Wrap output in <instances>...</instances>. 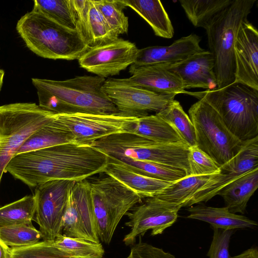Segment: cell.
<instances>
[{"mask_svg": "<svg viewBox=\"0 0 258 258\" xmlns=\"http://www.w3.org/2000/svg\"><path fill=\"white\" fill-rule=\"evenodd\" d=\"M108 156L97 149L75 143L16 155L5 172L30 187L52 180L79 181L103 172Z\"/></svg>", "mask_w": 258, "mask_h": 258, "instance_id": "cell-1", "label": "cell"}, {"mask_svg": "<svg viewBox=\"0 0 258 258\" xmlns=\"http://www.w3.org/2000/svg\"><path fill=\"white\" fill-rule=\"evenodd\" d=\"M38 105L55 114H111L118 111L102 90L105 79L82 76L62 80L32 78Z\"/></svg>", "mask_w": 258, "mask_h": 258, "instance_id": "cell-2", "label": "cell"}, {"mask_svg": "<svg viewBox=\"0 0 258 258\" xmlns=\"http://www.w3.org/2000/svg\"><path fill=\"white\" fill-rule=\"evenodd\" d=\"M16 30L26 46L45 58L78 59L90 47L76 29L66 27L34 9L18 20Z\"/></svg>", "mask_w": 258, "mask_h": 258, "instance_id": "cell-3", "label": "cell"}, {"mask_svg": "<svg viewBox=\"0 0 258 258\" xmlns=\"http://www.w3.org/2000/svg\"><path fill=\"white\" fill-rule=\"evenodd\" d=\"M255 2L233 0L213 17L205 28L209 51L215 61L217 89L225 87L235 81V40L242 23L247 19Z\"/></svg>", "mask_w": 258, "mask_h": 258, "instance_id": "cell-4", "label": "cell"}, {"mask_svg": "<svg viewBox=\"0 0 258 258\" xmlns=\"http://www.w3.org/2000/svg\"><path fill=\"white\" fill-rule=\"evenodd\" d=\"M185 93L210 105L239 140L244 141L258 136V90L234 83L221 89Z\"/></svg>", "mask_w": 258, "mask_h": 258, "instance_id": "cell-5", "label": "cell"}, {"mask_svg": "<svg viewBox=\"0 0 258 258\" xmlns=\"http://www.w3.org/2000/svg\"><path fill=\"white\" fill-rule=\"evenodd\" d=\"M91 146L109 157L158 163L191 175L188 160L189 147L185 143H160L133 133H122L99 139Z\"/></svg>", "mask_w": 258, "mask_h": 258, "instance_id": "cell-6", "label": "cell"}, {"mask_svg": "<svg viewBox=\"0 0 258 258\" xmlns=\"http://www.w3.org/2000/svg\"><path fill=\"white\" fill-rule=\"evenodd\" d=\"M106 175L87 178L100 241L109 244L124 215L143 199L113 177Z\"/></svg>", "mask_w": 258, "mask_h": 258, "instance_id": "cell-7", "label": "cell"}, {"mask_svg": "<svg viewBox=\"0 0 258 258\" xmlns=\"http://www.w3.org/2000/svg\"><path fill=\"white\" fill-rule=\"evenodd\" d=\"M54 114L35 103L0 106V183L7 166L19 149Z\"/></svg>", "mask_w": 258, "mask_h": 258, "instance_id": "cell-8", "label": "cell"}, {"mask_svg": "<svg viewBox=\"0 0 258 258\" xmlns=\"http://www.w3.org/2000/svg\"><path fill=\"white\" fill-rule=\"evenodd\" d=\"M196 133V146L220 167L241 149L242 141L226 127L218 112L204 99L192 104L188 110Z\"/></svg>", "mask_w": 258, "mask_h": 258, "instance_id": "cell-9", "label": "cell"}, {"mask_svg": "<svg viewBox=\"0 0 258 258\" xmlns=\"http://www.w3.org/2000/svg\"><path fill=\"white\" fill-rule=\"evenodd\" d=\"M76 181L52 180L35 187V210L33 221L39 226L42 239L53 240L62 234V218L69 191Z\"/></svg>", "mask_w": 258, "mask_h": 258, "instance_id": "cell-10", "label": "cell"}, {"mask_svg": "<svg viewBox=\"0 0 258 258\" xmlns=\"http://www.w3.org/2000/svg\"><path fill=\"white\" fill-rule=\"evenodd\" d=\"M55 118L72 134L75 143L90 146L94 142L104 137L131 133L138 119L119 113L55 114Z\"/></svg>", "mask_w": 258, "mask_h": 258, "instance_id": "cell-11", "label": "cell"}, {"mask_svg": "<svg viewBox=\"0 0 258 258\" xmlns=\"http://www.w3.org/2000/svg\"><path fill=\"white\" fill-rule=\"evenodd\" d=\"M102 90L117 109L126 116L141 117L157 113L174 100L176 94H158L125 83L122 79L106 80Z\"/></svg>", "mask_w": 258, "mask_h": 258, "instance_id": "cell-12", "label": "cell"}, {"mask_svg": "<svg viewBox=\"0 0 258 258\" xmlns=\"http://www.w3.org/2000/svg\"><path fill=\"white\" fill-rule=\"evenodd\" d=\"M136 205L128 212V220L125 225L130 228L123 242L126 246L136 243L137 237L143 236L151 230V235L162 234L172 226L178 218V213L181 207L163 201L154 196L145 198L143 203Z\"/></svg>", "mask_w": 258, "mask_h": 258, "instance_id": "cell-13", "label": "cell"}, {"mask_svg": "<svg viewBox=\"0 0 258 258\" xmlns=\"http://www.w3.org/2000/svg\"><path fill=\"white\" fill-rule=\"evenodd\" d=\"M138 50L135 43L118 38L89 47L78 60L80 67L105 78L118 75L132 65Z\"/></svg>", "mask_w": 258, "mask_h": 258, "instance_id": "cell-14", "label": "cell"}, {"mask_svg": "<svg viewBox=\"0 0 258 258\" xmlns=\"http://www.w3.org/2000/svg\"><path fill=\"white\" fill-rule=\"evenodd\" d=\"M61 232L67 236L100 242L87 179L76 181L70 190Z\"/></svg>", "mask_w": 258, "mask_h": 258, "instance_id": "cell-15", "label": "cell"}, {"mask_svg": "<svg viewBox=\"0 0 258 258\" xmlns=\"http://www.w3.org/2000/svg\"><path fill=\"white\" fill-rule=\"evenodd\" d=\"M234 83L258 90V31L246 19L242 24L234 46Z\"/></svg>", "mask_w": 258, "mask_h": 258, "instance_id": "cell-16", "label": "cell"}, {"mask_svg": "<svg viewBox=\"0 0 258 258\" xmlns=\"http://www.w3.org/2000/svg\"><path fill=\"white\" fill-rule=\"evenodd\" d=\"M76 29L90 47L116 40L119 35L108 23L93 0H72Z\"/></svg>", "mask_w": 258, "mask_h": 258, "instance_id": "cell-17", "label": "cell"}, {"mask_svg": "<svg viewBox=\"0 0 258 258\" xmlns=\"http://www.w3.org/2000/svg\"><path fill=\"white\" fill-rule=\"evenodd\" d=\"M201 40L198 35L191 34L176 40L169 46H152L139 49L136 59L130 69L179 62L205 50L200 45Z\"/></svg>", "mask_w": 258, "mask_h": 258, "instance_id": "cell-18", "label": "cell"}, {"mask_svg": "<svg viewBox=\"0 0 258 258\" xmlns=\"http://www.w3.org/2000/svg\"><path fill=\"white\" fill-rule=\"evenodd\" d=\"M164 65L181 80L185 89L217 88L214 58L209 50L196 53L178 63Z\"/></svg>", "mask_w": 258, "mask_h": 258, "instance_id": "cell-19", "label": "cell"}, {"mask_svg": "<svg viewBox=\"0 0 258 258\" xmlns=\"http://www.w3.org/2000/svg\"><path fill=\"white\" fill-rule=\"evenodd\" d=\"M131 76L125 83L158 94L185 93L181 80L164 64H153L129 69Z\"/></svg>", "mask_w": 258, "mask_h": 258, "instance_id": "cell-20", "label": "cell"}, {"mask_svg": "<svg viewBox=\"0 0 258 258\" xmlns=\"http://www.w3.org/2000/svg\"><path fill=\"white\" fill-rule=\"evenodd\" d=\"M103 173L120 181L142 199L155 196L172 183L141 174L120 161L109 156Z\"/></svg>", "mask_w": 258, "mask_h": 258, "instance_id": "cell-21", "label": "cell"}, {"mask_svg": "<svg viewBox=\"0 0 258 258\" xmlns=\"http://www.w3.org/2000/svg\"><path fill=\"white\" fill-rule=\"evenodd\" d=\"M189 214L187 218L207 222L212 227L224 230L254 228L256 222L242 215L230 212L226 207L216 208L203 205L190 206L187 209Z\"/></svg>", "mask_w": 258, "mask_h": 258, "instance_id": "cell-22", "label": "cell"}, {"mask_svg": "<svg viewBox=\"0 0 258 258\" xmlns=\"http://www.w3.org/2000/svg\"><path fill=\"white\" fill-rule=\"evenodd\" d=\"M258 187V168L250 171L227 184L217 194L233 213H245L247 203Z\"/></svg>", "mask_w": 258, "mask_h": 258, "instance_id": "cell-23", "label": "cell"}, {"mask_svg": "<svg viewBox=\"0 0 258 258\" xmlns=\"http://www.w3.org/2000/svg\"><path fill=\"white\" fill-rule=\"evenodd\" d=\"M143 18L151 27L155 35L171 38L174 28L170 19L159 0H121Z\"/></svg>", "mask_w": 258, "mask_h": 258, "instance_id": "cell-24", "label": "cell"}, {"mask_svg": "<svg viewBox=\"0 0 258 258\" xmlns=\"http://www.w3.org/2000/svg\"><path fill=\"white\" fill-rule=\"evenodd\" d=\"M55 114L26 140L16 155L62 144L75 143L72 134L56 119Z\"/></svg>", "mask_w": 258, "mask_h": 258, "instance_id": "cell-25", "label": "cell"}, {"mask_svg": "<svg viewBox=\"0 0 258 258\" xmlns=\"http://www.w3.org/2000/svg\"><path fill=\"white\" fill-rule=\"evenodd\" d=\"M131 133L160 143H185L173 125L156 114L138 118Z\"/></svg>", "mask_w": 258, "mask_h": 258, "instance_id": "cell-26", "label": "cell"}, {"mask_svg": "<svg viewBox=\"0 0 258 258\" xmlns=\"http://www.w3.org/2000/svg\"><path fill=\"white\" fill-rule=\"evenodd\" d=\"M212 175L186 176L171 183L155 196L163 201L179 205L181 208L185 207L188 201Z\"/></svg>", "mask_w": 258, "mask_h": 258, "instance_id": "cell-27", "label": "cell"}, {"mask_svg": "<svg viewBox=\"0 0 258 258\" xmlns=\"http://www.w3.org/2000/svg\"><path fill=\"white\" fill-rule=\"evenodd\" d=\"M233 0H179L186 17L196 27L205 28L219 13Z\"/></svg>", "mask_w": 258, "mask_h": 258, "instance_id": "cell-28", "label": "cell"}, {"mask_svg": "<svg viewBox=\"0 0 258 258\" xmlns=\"http://www.w3.org/2000/svg\"><path fill=\"white\" fill-rule=\"evenodd\" d=\"M258 168V136L244 141L240 150L220 167V173L237 177Z\"/></svg>", "mask_w": 258, "mask_h": 258, "instance_id": "cell-29", "label": "cell"}, {"mask_svg": "<svg viewBox=\"0 0 258 258\" xmlns=\"http://www.w3.org/2000/svg\"><path fill=\"white\" fill-rule=\"evenodd\" d=\"M51 244L73 258H102L104 249L100 242L59 234Z\"/></svg>", "mask_w": 258, "mask_h": 258, "instance_id": "cell-30", "label": "cell"}, {"mask_svg": "<svg viewBox=\"0 0 258 258\" xmlns=\"http://www.w3.org/2000/svg\"><path fill=\"white\" fill-rule=\"evenodd\" d=\"M156 114L173 125L184 142L189 147L196 146V133L194 125L178 101L174 100Z\"/></svg>", "mask_w": 258, "mask_h": 258, "instance_id": "cell-31", "label": "cell"}, {"mask_svg": "<svg viewBox=\"0 0 258 258\" xmlns=\"http://www.w3.org/2000/svg\"><path fill=\"white\" fill-rule=\"evenodd\" d=\"M35 210L33 195L26 196L0 207V227L31 222Z\"/></svg>", "mask_w": 258, "mask_h": 258, "instance_id": "cell-32", "label": "cell"}, {"mask_svg": "<svg viewBox=\"0 0 258 258\" xmlns=\"http://www.w3.org/2000/svg\"><path fill=\"white\" fill-rule=\"evenodd\" d=\"M115 159L141 174L165 181L173 182L187 176L181 169L158 163L134 160L125 157Z\"/></svg>", "mask_w": 258, "mask_h": 258, "instance_id": "cell-33", "label": "cell"}, {"mask_svg": "<svg viewBox=\"0 0 258 258\" xmlns=\"http://www.w3.org/2000/svg\"><path fill=\"white\" fill-rule=\"evenodd\" d=\"M33 9L66 27L76 29V15L72 0H35Z\"/></svg>", "mask_w": 258, "mask_h": 258, "instance_id": "cell-34", "label": "cell"}, {"mask_svg": "<svg viewBox=\"0 0 258 258\" xmlns=\"http://www.w3.org/2000/svg\"><path fill=\"white\" fill-rule=\"evenodd\" d=\"M0 238L11 248L29 246L42 239L32 222L0 227Z\"/></svg>", "mask_w": 258, "mask_h": 258, "instance_id": "cell-35", "label": "cell"}, {"mask_svg": "<svg viewBox=\"0 0 258 258\" xmlns=\"http://www.w3.org/2000/svg\"><path fill=\"white\" fill-rule=\"evenodd\" d=\"M108 23L118 35L127 33L128 18L123 9L126 7L121 0H93Z\"/></svg>", "mask_w": 258, "mask_h": 258, "instance_id": "cell-36", "label": "cell"}, {"mask_svg": "<svg viewBox=\"0 0 258 258\" xmlns=\"http://www.w3.org/2000/svg\"><path fill=\"white\" fill-rule=\"evenodd\" d=\"M12 258H73L54 247L50 241H39L34 244L11 248Z\"/></svg>", "mask_w": 258, "mask_h": 258, "instance_id": "cell-37", "label": "cell"}, {"mask_svg": "<svg viewBox=\"0 0 258 258\" xmlns=\"http://www.w3.org/2000/svg\"><path fill=\"white\" fill-rule=\"evenodd\" d=\"M188 160L191 175H207L220 173V166L196 146L189 147Z\"/></svg>", "mask_w": 258, "mask_h": 258, "instance_id": "cell-38", "label": "cell"}, {"mask_svg": "<svg viewBox=\"0 0 258 258\" xmlns=\"http://www.w3.org/2000/svg\"><path fill=\"white\" fill-rule=\"evenodd\" d=\"M213 236L207 255L209 258H231L229 248L233 230L213 227Z\"/></svg>", "mask_w": 258, "mask_h": 258, "instance_id": "cell-39", "label": "cell"}, {"mask_svg": "<svg viewBox=\"0 0 258 258\" xmlns=\"http://www.w3.org/2000/svg\"><path fill=\"white\" fill-rule=\"evenodd\" d=\"M131 248L128 255L126 258H176L175 256L163 249L154 246L140 239Z\"/></svg>", "mask_w": 258, "mask_h": 258, "instance_id": "cell-40", "label": "cell"}, {"mask_svg": "<svg viewBox=\"0 0 258 258\" xmlns=\"http://www.w3.org/2000/svg\"><path fill=\"white\" fill-rule=\"evenodd\" d=\"M231 258H258V250L256 247H252Z\"/></svg>", "mask_w": 258, "mask_h": 258, "instance_id": "cell-41", "label": "cell"}, {"mask_svg": "<svg viewBox=\"0 0 258 258\" xmlns=\"http://www.w3.org/2000/svg\"><path fill=\"white\" fill-rule=\"evenodd\" d=\"M0 258H12L11 248L7 245L1 238Z\"/></svg>", "mask_w": 258, "mask_h": 258, "instance_id": "cell-42", "label": "cell"}, {"mask_svg": "<svg viewBox=\"0 0 258 258\" xmlns=\"http://www.w3.org/2000/svg\"><path fill=\"white\" fill-rule=\"evenodd\" d=\"M4 76H5V71L2 69H0V92L2 90V88L3 87Z\"/></svg>", "mask_w": 258, "mask_h": 258, "instance_id": "cell-43", "label": "cell"}]
</instances>
